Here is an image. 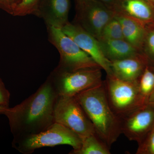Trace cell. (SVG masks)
Instances as JSON below:
<instances>
[{"instance_id":"6da1fadb","label":"cell","mask_w":154,"mask_h":154,"mask_svg":"<svg viewBox=\"0 0 154 154\" xmlns=\"http://www.w3.org/2000/svg\"><path fill=\"white\" fill-rule=\"evenodd\" d=\"M49 79L37 91L5 115L14 138L44 131L54 122V107L57 96Z\"/></svg>"},{"instance_id":"7a4b0ae2","label":"cell","mask_w":154,"mask_h":154,"mask_svg":"<svg viewBox=\"0 0 154 154\" xmlns=\"http://www.w3.org/2000/svg\"><path fill=\"white\" fill-rule=\"evenodd\" d=\"M75 97L94 125L96 134L110 148L122 134L121 121L109 105L103 82Z\"/></svg>"},{"instance_id":"3957f363","label":"cell","mask_w":154,"mask_h":154,"mask_svg":"<svg viewBox=\"0 0 154 154\" xmlns=\"http://www.w3.org/2000/svg\"><path fill=\"white\" fill-rule=\"evenodd\" d=\"M82 138L72 131L54 122L49 128L35 134L14 138L12 146L21 153L31 154L37 149L60 145L71 146L73 149L79 148Z\"/></svg>"},{"instance_id":"277c9868","label":"cell","mask_w":154,"mask_h":154,"mask_svg":"<svg viewBox=\"0 0 154 154\" xmlns=\"http://www.w3.org/2000/svg\"><path fill=\"white\" fill-rule=\"evenodd\" d=\"M102 69L89 68L68 71L56 67L48 78L58 96H75L102 85Z\"/></svg>"},{"instance_id":"5b68a950","label":"cell","mask_w":154,"mask_h":154,"mask_svg":"<svg viewBox=\"0 0 154 154\" xmlns=\"http://www.w3.org/2000/svg\"><path fill=\"white\" fill-rule=\"evenodd\" d=\"M50 42L57 48L60 55L56 68L63 70L74 71L89 68H101L88 54L83 51L61 28L47 27Z\"/></svg>"},{"instance_id":"8992f818","label":"cell","mask_w":154,"mask_h":154,"mask_svg":"<svg viewBox=\"0 0 154 154\" xmlns=\"http://www.w3.org/2000/svg\"><path fill=\"white\" fill-rule=\"evenodd\" d=\"M103 84L109 105L120 119L141 107L137 81L127 82L107 75Z\"/></svg>"},{"instance_id":"52a82bcc","label":"cell","mask_w":154,"mask_h":154,"mask_svg":"<svg viewBox=\"0 0 154 154\" xmlns=\"http://www.w3.org/2000/svg\"><path fill=\"white\" fill-rule=\"evenodd\" d=\"M54 122L72 131L82 138L96 133L94 125L75 96H58Z\"/></svg>"},{"instance_id":"ba28073f","label":"cell","mask_w":154,"mask_h":154,"mask_svg":"<svg viewBox=\"0 0 154 154\" xmlns=\"http://www.w3.org/2000/svg\"><path fill=\"white\" fill-rule=\"evenodd\" d=\"M75 5L73 22L98 40L105 25L115 16V11L97 0H75Z\"/></svg>"},{"instance_id":"9c48e42d","label":"cell","mask_w":154,"mask_h":154,"mask_svg":"<svg viewBox=\"0 0 154 154\" xmlns=\"http://www.w3.org/2000/svg\"><path fill=\"white\" fill-rule=\"evenodd\" d=\"M120 121L122 134L140 143L154 126V107L146 105L138 107Z\"/></svg>"},{"instance_id":"30bf717a","label":"cell","mask_w":154,"mask_h":154,"mask_svg":"<svg viewBox=\"0 0 154 154\" xmlns=\"http://www.w3.org/2000/svg\"><path fill=\"white\" fill-rule=\"evenodd\" d=\"M61 29L94 60L107 75H111L110 61L103 54L97 38L73 22H69Z\"/></svg>"},{"instance_id":"8fae6325","label":"cell","mask_w":154,"mask_h":154,"mask_svg":"<svg viewBox=\"0 0 154 154\" xmlns=\"http://www.w3.org/2000/svg\"><path fill=\"white\" fill-rule=\"evenodd\" d=\"M70 0H40L34 15L44 20L47 27L62 28L68 23Z\"/></svg>"},{"instance_id":"7c38bea8","label":"cell","mask_w":154,"mask_h":154,"mask_svg":"<svg viewBox=\"0 0 154 154\" xmlns=\"http://www.w3.org/2000/svg\"><path fill=\"white\" fill-rule=\"evenodd\" d=\"M113 10L149 29L154 28V6L148 0H117Z\"/></svg>"},{"instance_id":"4fadbf2b","label":"cell","mask_w":154,"mask_h":154,"mask_svg":"<svg viewBox=\"0 0 154 154\" xmlns=\"http://www.w3.org/2000/svg\"><path fill=\"white\" fill-rule=\"evenodd\" d=\"M149 64L148 59L143 53L111 61V75L123 81L136 82Z\"/></svg>"},{"instance_id":"5bb4252c","label":"cell","mask_w":154,"mask_h":154,"mask_svg":"<svg viewBox=\"0 0 154 154\" xmlns=\"http://www.w3.org/2000/svg\"><path fill=\"white\" fill-rule=\"evenodd\" d=\"M115 17L121 24L125 40L140 52L143 53L146 36L151 29L122 14L115 13Z\"/></svg>"},{"instance_id":"9a60e30c","label":"cell","mask_w":154,"mask_h":154,"mask_svg":"<svg viewBox=\"0 0 154 154\" xmlns=\"http://www.w3.org/2000/svg\"><path fill=\"white\" fill-rule=\"evenodd\" d=\"M105 57L109 61L120 60L137 55L140 52L124 39L98 40Z\"/></svg>"},{"instance_id":"2e32d148","label":"cell","mask_w":154,"mask_h":154,"mask_svg":"<svg viewBox=\"0 0 154 154\" xmlns=\"http://www.w3.org/2000/svg\"><path fill=\"white\" fill-rule=\"evenodd\" d=\"M110 148L95 133L83 138L79 148L72 150L69 154H110Z\"/></svg>"},{"instance_id":"e0dca14e","label":"cell","mask_w":154,"mask_h":154,"mask_svg":"<svg viewBox=\"0 0 154 154\" xmlns=\"http://www.w3.org/2000/svg\"><path fill=\"white\" fill-rule=\"evenodd\" d=\"M137 83L141 105H146L154 90V70L151 65L146 66Z\"/></svg>"},{"instance_id":"ac0fdd59","label":"cell","mask_w":154,"mask_h":154,"mask_svg":"<svg viewBox=\"0 0 154 154\" xmlns=\"http://www.w3.org/2000/svg\"><path fill=\"white\" fill-rule=\"evenodd\" d=\"M100 38L108 39H124L121 24L115 16L105 25L102 30L101 36L99 39Z\"/></svg>"},{"instance_id":"d6986e66","label":"cell","mask_w":154,"mask_h":154,"mask_svg":"<svg viewBox=\"0 0 154 154\" xmlns=\"http://www.w3.org/2000/svg\"><path fill=\"white\" fill-rule=\"evenodd\" d=\"M40 1V0H21L16 7L13 16L22 17L33 14Z\"/></svg>"},{"instance_id":"ffe728a7","label":"cell","mask_w":154,"mask_h":154,"mask_svg":"<svg viewBox=\"0 0 154 154\" xmlns=\"http://www.w3.org/2000/svg\"><path fill=\"white\" fill-rule=\"evenodd\" d=\"M136 154H154V126L140 143Z\"/></svg>"},{"instance_id":"44dd1931","label":"cell","mask_w":154,"mask_h":154,"mask_svg":"<svg viewBox=\"0 0 154 154\" xmlns=\"http://www.w3.org/2000/svg\"><path fill=\"white\" fill-rule=\"evenodd\" d=\"M143 54L148 59L149 64H154V28L149 30L143 48Z\"/></svg>"},{"instance_id":"7402d4cb","label":"cell","mask_w":154,"mask_h":154,"mask_svg":"<svg viewBox=\"0 0 154 154\" xmlns=\"http://www.w3.org/2000/svg\"><path fill=\"white\" fill-rule=\"evenodd\" d=\"M11 94L0 78V106L9 107Z\"/></svg>"},{"instance_id":"603a6c76","label":"cell","mask_w":154,"mask_h":154,"mask_svg":"<svg viewBox=\"0 0 154 154\" xmlns=\"http://www.w3.org/2000/svg\"><path fill=\"white\" fill-rule=\"evenodd\" d=\"M21 0H0V9L13 15L15 9Z\"/></svg>"},{"instance_id":"cb8c5ba5","label":"cell","mask_w":154,"mask_h":154,"mask_svg":"<svg viewBox=\"0 0 154 154\" xmlns=\"http://www.w3.org/2000/svg\"><path fill=\"white\" fill-rule=\"evenodd\" d=\"M97 1L103 3V4H105L106 5L113 9V7L117 0H97Z\"/></svg>"},{"instance_id":"d4e9b609","label":"cell","mask_w":154,"mask_h":154,"mask_svg":"<svg viewBox=\"0 0 154 154\" xmlns=\"http://www.w3.org/2000/svg\"><path fill=\"white\" fill-rule=\"evenodd\" d=\"M147 105H149L154 107V90L149 98Z\"/></svg>"},{"instance_id":"484cf974","label":"cell","mask_w":154,"mask_h":154,"mask_svg":"<svg viewBox=\"0 0 154 154\" xmlns=\"http://www.w3.org/2000/svg\"><path fill=\"white\" fill-rule=\"evenodd\" d=\"M9 108V107H6L0 106V114H4V115H5L6 111L8 110Z\"/></svg>"},{"instance_id":"4316f807","label":"cell","mask_w":154,"mask_h":154,"mask_svg":"<svg viewBox=\"0 0 154 154\" xmlns=\"http://www.w3.org/2000/svg\"><path fill=\"white\" fill-rule=\"evenodd\" d=\"M148 1L154 6V0H148Z\"/></svg>"},{"instance_id":"83f0119b","label":"cell","mask_w":154,"mask_h":154,"mask_svg":"<svg viewBox=\"0 0 154 154\" xmlns=\"http://www.w3.org/2000/svg\"><path fill=\"white\" fill-rule=\"evenodd\" d=\"M151 66H152V67L153 69L154 70V64L152 65H151Z\"/></svg>"}]
</instances>
